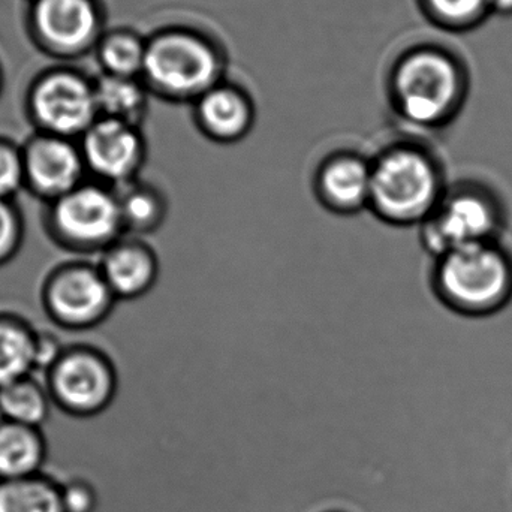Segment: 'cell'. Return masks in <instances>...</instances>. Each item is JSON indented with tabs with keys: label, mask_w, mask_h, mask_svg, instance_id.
<instances>
[{
	"label": "cell",
	"mask_w": 512,
	"mask_h": 512,
	"mask_svg": "<svg viewBox=\"0 0 512 512\" xmlns=\"http://www.w3.org/2000/svg\"><path fill=\"white\" fill-rule=\"evenodd\" d=\"M369 210L393 228H420L447 191L444 162L414 138L397 140L370 156Z\"/></svg>",
	"instance_id": "obj_1"
},
{
	"label": "cell",
	"mask_w": 512,
	"mask_h": 512,
	"mask_svg": "<svg viewBox=\"0 0 512 512\" xmlns=\"http://www.w3.org/2000/svg\"><path fill=\"white\" fill-rule=\"evenodd\" d=\"M388 92L403 125L418 132L439 131L462 110L468 78L450 51L420 45L397 60Z\"/></svg>",
	"instance_id": "obj_2"
},
{
	"label": "cell",
	"mask_w": 512,
	"mask_h": 512,
	"mask_svg": "<svg viewBox=\"0 0 512 512\" xmlns=\"http://www.w3.org/2000/svg\"><path fill=\"white\" fill-rule=\"evenodd\" d=\"M430 289L436 300L456 315H496L512 301V252L499 239L436 256Z\"/></svg>",
	"instance_id": "obj_3"
},
{
	"label": "cell",
	"mask_w": 512,
	"mask_h": 512,
	"mask_svg": "<svg viewBox=\"0 0 512 512\" xmlns=\"http://www.w3.org/2000/svg\"><path fill=\"white\" fill-rule=\"evenodd\" d=\"M221 48L188 27H171L147 39L141 80L150 93L170 102H191L224 81Z\"/></svg>",
	"instance_id": "obj_4"
},
{
	"label": "cell",
	"mask_w": 512,
	"mask_h": 512,
	"mask_svg": "<svg viewBox=\"0 0 512 512\" xmlns=\"http://www.w3.org/2000/svg\"><path fill=\"white\" fill-rule=\"evenodd\" d=\"M507 209L498 191L475 179L448 183L432 215L423 222L420 242L432 258L463 246L502 239Z\"/></svg>",
	"instance_id": "obj_5"
},
{
	"label": "cell",
	"mask_w": 512,
	"mask_h": 512,
	"mask_svg": "<svg viewBox=\"0 0 512 512\" xmlns=\"http://www.w3.org/2000/svg\"><path fill=\"white\" fill-rule=\"evenodd\" d=\"M41 224L53 245L78 256H99L125 236L116 189L90 179L45 204Z\"/></svg>",
	"instance_id": "obj_6"
},
{
	"label": "cell",
	"mask_w": 512,
	"mask_h": 512,
	"mask_svg": "<svg viewBox=\"0 0 512 512\" xmlns=\"http://www.w3.org/2000/svg\"><path fill=\"white\" fill-rule=\"evenodd\" d=\"M33 132L80 140L99 119L95 78L72 66H51L36 74L24 95Z\"/></svg>",
	"instance_id": "obj_7"
},
{
	"label": "cell",
	"mask_w": 512,
	"mask_h": 512,
	"mask_svg": "<svg viewBox=\"0 0 512 512\" xmlns=\"http://www.w3.org/2000/svg\"><path fill=\"white\" fill-rule=\"evenodd\" d=\"M44 375L53 406L78 420L101 417L119 394L116 364L98 346L66 345Z\"/></svg>",
	"instance_id": "obj_8"
},
{
	"label": "cell",
	"mask_w": 512,
	"mask_h": 512,
	"mask_svg": "<svg viewBox=\"0 0 512 512\" xmlns=\"http://www.w3.org/2000/svg\"><path fill=\"white\" fill-rule=\"evenodd\" d=\"M39 300L48 321L69 333L95 330L119 303L98 262L86 259H72L51 268L42 280Z\"/></svg>",
	"instance_id": "obj_9"
},
{
	"label": "cell",
	"mask_w": 512,
	"mask_h": 512,
	"mask_svg": "<svg viewBox=\"0 0 512 512\" xmlns=\"http://www.w3.org/2000/svg\"><path fill=\"white\" fill-rule=\"evenodd\" d=\"M99 0H29L26 32L33 47L59 62L93 54L105 32Z\"/></svg>",
	"instance_id": "obj_10"
},
{
	"label": "cell",
	"mask_w": 512,
	"mask_h": 512,
	"mask_svg": "<svg viewBox=\"0 0 512 512\" xmlns=\"http://www.w3.org/2000/svg\"><path fill=\"white\" fill-rule=\"evenodd\" d=\"M90 180L122 188L140 179L149 146L141 126L99 117L78 140Z\"/></svg>",
	"instance_id": "obj_11"
},
{
	"label": "cell",
	"mask_w": 512,
	"mask_h": 512,
	"mask_svg": "<svg viewBox=\"0 0 512 512\" xmlns=\"http://www.w3.org/2000/svg\"><path fill=\"white\" fill-rule=\"evenodd\" d=\"M21 147L24 191L44 206L89 179L77 140L33 132Z\"/></svg>",
	"instance_id": "obj_12"
},
{
	"label": "cell",
	"mask_w": 512,
	"mask_h": 512,
	"mask_svg": "<svg viewBox=\"0 0 512 512\" xmlns=\"http://www.w3.org/2000/svg\"><path fill=\"white\" fill-rule=\"evenodd\" d=\"M370 177V156L357 150H334L313 170V197L325 212L352 218L369 210Z\"/></svg>",
	"instance_id": "obj_13"
},
{
	"label": "cell",
	"mask_w": 512,
	"mask_h": 512,
	"mask_svg": "<svg viewBox=\"0 0 512 512\" xmlns=\"http://www.w3.org/2000/svg\"><path fill=\"white\" fill-rule=\"evenodd\" d=\"M192 119L207 140L233 146L251 134L256 108L245 89L224 80L192 104Z\"/></svg>",
	"instance_id": "obj_14"
},
{
	"label": "cell",
	"mask_w": 512,
	"mask_h": 512,
	"mask_svg": "<svg viewBox=\"0 0 512 512\" xmlns=\"http://www.w3.org/2000/svg\"><path fill=\"white\" fill-rule=\"evenodd\" d=\"M99 270L119 301L146 297L159 280L158 252L146 239L123 236L99 255Z\"/></svg>",
	"instance_id": "obj_15"
},
{
	"label": "cell",
	"mask_w": 512,
	"mask_h": 512,
	"mask_svg": "<svg viewBox=\"0 0 512 512\" xmlns=\"http://www.w3.org/2000/svg\"><path fill=\"white\" fill-rule=\"evenodd\" d=\"M47 457L42 429L0 418V481L41 474Z\"/></svg>",
	"instance_id": "obj_16"
},
{
	"label": "cell",
	"mask_w": 512,
	"mask_h": 512,
	"mask_svg": "<svg viewBox=\"0 0 512 512\" xmlns=\"http://www.w3.org/2000/svg\"><path fill=\"white\" fill-rule=\"evenodd\" d=\"M116 192L125 236L146 239L164 227L170 201L161 188L138 179L117 188Z\"/></svg>",
	"instance_id": "obj_17"
},
{
	"label": "cell",
	"mask_w": 512,
	"mask_h": 512,
	"mask_svg": "<svg viewBox=\"0 0 512 512\" xmlns=\"http://www.w3.org/2000/svg\"><path fill=\"white\" fill-rule=\"evenodd\" d=\"M38 330L23 316L0 312V388L35 375Z\"/></svg>",
	"instance_id": "obj_18"
},
{
	"label": "cell",
	"mask_w": 512,
	"mask_h": 512,
	"mask_svg": "<svg viewBox=\"0 0 512 512\" xmlns=\"http://www.w3.org/2000/svg\"><path fill=\"white\" fill-rule=\"evenodd\" d=\"M95 95L99 117L143 126L152 93L141 78L101 74L95 78Z\"/></svg>",
	"instance_id": "obj_19"
},
{
	"label": "cell",
	"mask_w": 512,
	"mask_h": 512,
	"mask_svg": "<svg viewBox=\"0 0 512 512\" xmlns=\"http://www.w3.org/2000/svg\"><path fill=\"white\" fill-rule=\"evenodd\" d=\"M146 53L147 39L126 27L105 30L93 51L101 74L128 78H141Z\"/></svg>",
	"instance_id": "obj_20"
},
{
	"label": "cell",
	"mask_w": 512,
	"mask_h": 512,
	"mask_svg": "<svg viewBox=\"0 0 512 512\" xmlns=\"http://www.w3.org/2000/svg\"><path fill=\"white\" fill-rule=\"evenodd\" d=\"M51 408L53 402L47 387L35 375L0 388V418L3 420L42 429L50 420Z\"/></svg>",
	"instance_id": "obj_21"
},
{
	"label": "cell",
	"mask_w": 512,
	"mask_h": 512,
	"mask_svg": "<svg viewBox=\"0 0 512 512\" xmlns=\"http://www.w3.org/2000/svg\"><path fill=\"white\" fill-rule=\"evenodd\" d=\"M0 512H65L60 481L44 472L0 481Z\"/></svg>",
	"instance_id": "obj_22"
},
{
	"label": "cell",
	"mask_w": 512,
	"mask_h": 512,
	"mask_svg": "<svg viewBox=\"0 0 512 512\" xmlns=\"http://www.w3.org/2000/svg\"><path fill=\"white\" fill-rule=\"evenodd\" d=\"M427 17L450 30H465L480 24L490 12L489 0H420Z\"/></svg>",
	"instance_id": "obj_23"
},
{
	"label": "cell",
	"mask_w": 512,
	"mask_h": 512,
	"mask_svg": "<svg viewBox=\"0 0 512 512\" xmlns=\"http://www.w3.org/2000/svg\"><path fill=\"white\" fill-rule=\"evenodd\" d=\"M24 218L15 200L0 198V267L20 254L24 243Z\"/></svg>",
	"instance_id": "obj_24"
},
{
	"label": "cell",
	"mask_w": 512,
	"mask_h": 512,
	"mask_svg": "<svg viewBox=\"0 0 512 512\" xmlns=\"http://www.w3.org/2000/svg\"><path fill=\"white\" fill-rule=\"evenodd\" d=\"M24 191L23 147L0 137V198L15 200Z\"/></svg>",
	"instance_id": "obj_25"
},
{
	"label": "cell",
	"mask_w": 512,
	"mask_h": 512,
	"mask_svg": "<svg viewBox=\"0 0 512 512\" xmlns=\"http://www.w3.org/2000/svg\"><path fill=\"white\" fill-rule=\"evenodd\" d=\"M60 493L65 512H98L101 508V492L89 478L78 475L63 481Z\"/></svg>",
	"instance_id": "obj_26"
},
{
	"label": "cell",
	"mask_w": 512,
	"mask_h": 512,
	"mask_svg": "<svg viewBox=\"0 0 512 512\" xmlns=\"http://www.w3.org/2000/svg\"><path fill=\"white\" fill-rule=\"evenodd\" d=\"M65 346L66 345L60 342L56 334L50 333V331L38 330L35 372H47V370L56 363L57 358L60 357Z\"/></svg>",
	"instance_id": "obj_27"
},
{
	"label": "cell",
	"mask_w": 512,
	"mask_h": 512,
	"mask_svg": "<svg viewBox=\"0 0 512 512\" xmlns=\"http://www.w3.org/2000/svg\"><path fill=\"white\" fill-rule=\"evenodd\" d=\"M490 12H496V14L512 15V0H489Z\"/></svg>",
	"instance_id": "obj_28"
},
{
	"label": "cell",
	"mask_w": 512,
	"mask_h": 512,
	"mask_svg": "<svg viewBox=\"0 0 512 512\" xmlns=\"http://www.w3.org/2000/svg\"><path fill=\"white\" fill-rule=\"evenodd\" d=\"M3 92V72L2 68H0V95H2Z\"/></svg>",
	"instance_id": "obj_29"
},
{
	"label": "cell",
	"mask_w": 512,
	"mask_h": 512,
	"mask_svg": "<svg viewBox=\"0 0 512 512\" xmlns=\"http://www.w3.org/2000/svg\"><path fill=\"white\" fill-rule=\"evenodd\" d=\"M327 512H345V511L334 510V511H327Z\"/></svg>",
	"instance_id": "obj_30"
}]
</instances>
